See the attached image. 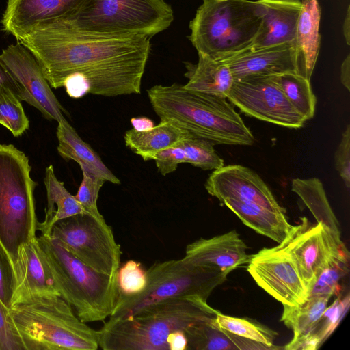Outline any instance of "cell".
Returning a JSON list of instances; mask_svg holds the SVG:
<instances>
[{"label":"cell","instance_id":"6da1fadb","mask_svg":"<svg viewBox=\"0 0 350 350\" xmlns=\"http://www.w3.org/2000/svg\"><path fill=\"white\" fill-rule=\"evenodd\" d=\"M35 57L50 86L83 96L141 93L150 38L93 33L70 20L40 25L18 40Z\"/></svg>","mask_w":350,"mask_h":350},{"label":"cell","instance_id":"7a4b0ae2","mask_svg":"<svg viewBox=\"0 0 350 350\" xmlns=\"http://www.w3.org/2000/svg\"><path fill=\"white\" fill-rule=\"evenodd\" d=\"M148 97L161 120L170 121L192 136L216 144L252 146L255 138L225 98L187 89L156 85Z\"/></svg>","mask_w":350,"mask_h":350},{"label":"cell","instance_id":"3957f363","mask_svg":"<svg viewBox=\"0 0 350 350\" xmlns=\"http://www.w3.org/2000/svg\"><path fill=\"white\" fill-rule=\"evenodd\" d=\"M219 311L198 297H176L149 306L135 316L108 320L97 330L103 350H169L176 331L216 317Z\"/></svg>","mask_w":350,"mask_h":350},{"label":"cell","instance_id":"277c9868","mask_svg":"<svg viewBox=\"0 0 350 350\" xmlns=\"http://www.w3.org/2000/svg\"><path fill=\"white\" fill-rule=\"evenodd\" d=\"M25 350H96L98 332L61 296L32 298L8 309Z\"/></svg>","mask_w":350,"mask_h":350},{"label":"cell","instance_id":"5b68a950","mask_svg":"<svg viewBox=\"0 0 350 350\" xmlns=\"http://www.w3.org/2000/svg\"><path fill=\"white\" fill-rule=\"evenodd\" d=\"M61 297L84 323L104 321L116 306L117 275L102 273L85 265L48 235L37 237Z\"/></svg>","mask_w":350,"mask_h":350},{"label":"cell","instance_id":"8992f818","mask_svg":"<svg viewBox=\"0 0 350 350\" xmlns=\"http://www.w3.org/2000/svg\"><path fill=\"white\" fill-rule=\"evenodd\" d=\"M261 24L256 0H202L188 38L198 53L222 60L249 49Z\"/></svg>","mask_w":350,"mask_h":350},{"label":"cell","instance_id":"52a82bcc","mask_svg":"<svg viewBox=\"0 0 350 350\" xmlns=\"http://www.w3.org/2000/svg\"><path fill=\"white\" fill-rule=\"evenodd\" d=\"M25 153L12 144H0V250L13 266L20 247L36 236L33 191L37 186Z\"/></svg>","mask_w":350,"mask_h":350},{"label":"cell","instance_id":"ba28073f","mask_svg":"<svg viewBox=\"0 0 350 350\" xmlns=\"http://www.w3.org/2000/svg\"><path fill=\"white\" fill-rule=\"evenodd\" d=\"M144 288L134 295L118 293L109 320L129 319L157 302L176 297H198L207 301L226 275L183 258L155 262L146 271Z\"/></svg>","mask_w":350,"mask_h":350},{"label":"cell","instance_id":"9c48e42d","mask_svg":"<svg viewBox=\"0 0 350 350\" xmlns=\"http://www.w3.org/2000/svg\"><path fill=\"white\" fill-rule=\"evenodd\" d=\"M69 20L96 34L150 39L170 26L174 12L164 0H88Z\"/></svg>","mask_w":350,"mask_h":350},{"label":"cell","instance_id":"30bf717a","mask_svg":"<svg viewBox=\"0 0 350 350\" xmlns=\"http://www.w3.org/2000/svg\"><path fill=\"white\" fill-rule=\"evenodd\" d=\"M48 236L96 271L117 275L120 245L103 216L81 213L62 219L53 225Z\"/></svg>","mask_w":350,"mask_h":350},{"label":"cell","instance_id":"8fae6325","mask_svg":"<svg viewBox=\"0 0 350 350\" xmlns=\"http://www.w3.org/2000/svg\"><path fill=\"white\" fill-rule=\"evenodd\" d=\"M227 100L247 116L284 127L299 129L306 121L287 100L275 75L234 80Z\"/></svg>","mask_w":350,"mask_h":350},{"label":"cell","instance_id":"7c38bea8","mask_svg":"<svg viewBox=\"0 0 350 350\" xmlns=\"http://www.w3.org/2000/svg\"><path fill=\"white\" fill-rule=\"evenodd\" d=\"M247 271L256 284L282 305L297 306L308 295L297 266L282 244L252 254Z\"/></svg>","mask_w":350,"mask_h":350},{"label":"cell","instance_id":"4fadbf2b","mask_svg":"<svg viewBox=\"0 0 350 350\" xmlns=\"http://www.w3.org/2000/svg\"><path fill=\"white\" fill-rule=\"evenodd\" d=\"M281 244L293 259L308 293L329 256L347 248L329 228L321 222L311 224L306 217Z\"/></svg>","mask_w":350,"mask_h":350},{"label":"cell","instance_id":"5bb4252c","mask_svg":"<svg viewBox=\"0 0 350 350\" xmlns=\"http://www.w3.org/2000/svg\"><path fill=\"white\" fill-rule=\"evenodd\" d=\"M0 57L24 92V100L36 108L42 116L57 122L68 114L51 90L42 70L33 55L21 43L10 44Z\"/></svg>","mask_w":350,"mask_h":350},{"label":"cell","instance_id":"9a60e30c","mask_svg":"<svg viewBox=\"0 0 350 350\" xmlns=\"http://www.w3.org/2000/svg\"><path fill=\"white\" fill-rule=\"evenodd\" d=\"M204 187L219 202L233 198L285 213V209L279 204L262 179L250 168L241 165H224L213 170Z\"/></svg>","mask_w":350,"mask_h":350},{"label":"cell","instance_id":"2e32d148","mask_svg":"<svg viewBox=\"0 0 350 350\" xmlns=\"http://www.w3.org/2000/svg\"><path fill=\"white\" fill-rule=\"evenodd\" d=\"M88 0H8L2 29L18 41L35 27L73 18Z\"/></svg>","mask_w":350,"mask_h":350},{"label":"cell","instance_id":"e0dca14e","mask_svg":"<svg viewBox=\"0 0 350 350\" xmlns=\"http://www.w3.org/2000/svg\"><path fill=\"white\" fill-rule=\"evenodd\" d=\"M12 269L14 293L11 306L32 298L61 296L37 237L20 247Z\"/></svg>","mask_w":350,"mask_h":350},{"label":"cell","instance_id":"ac0fdd59","mask_svg":"<svg viewBox=\"0 0 350 350\" xmlns=\"http://www.w3.org/2000/svg\"><path fill=\"white\" fill-rule=\"evenodd\" d=\"M239 233L233 230L209 239L200 238L187 245L183 260L219 271L225 275L248 263L252 258Z\"/></svg>","mask_w":350,"mask_h":350},{"label":"cell","instance_id":"d6986e66","mask_svg":"<svg viewBox=\"0 0 350 350\" xmlns=\"http://www.w3.org/2000/svg\"><path fill=\"white\" fill-rule=\"evenodd\" d=\"M221 61L228 66L234 80L251 76H271L288 72L299 74L293 44L247 49Z\"/></svg>","mask_w":350,"mask_h":350},{"label":"cell","instance_id":"ffe728a7","mask_svg":"<svg viewBox=\"0 0 350 350\" xmlns=\"http://www.w3.org/2000/svg\"><path fill=\"white\" fill-rule=\"evenodd\" d=\"M262 16L258 36L249 49L293 44L301 0H256Z\"/></svg>","mask_w":350,"mask_h":350},{"label":"cell","instance_id":"44dd1931","mask_svg":"<svg viewBox=\"0 0 350 350\" xmlns=\"http://www.w3.org/2000/svg\"><path fill=\"white\" fill-rule=\"evenodd\" d=\"M301 2L293 44L299 74L310 81L320 51L321 10L318 0H301Z\"/></svg>","mask_w":350,"mask_h":350},{"label":"cell","instance_id":"7402d4cb","mask_svg":"<svg viewBox=\"0 0 350 350\" xmlns=\"http://www.w3.org/2000/svg\"><path fill=\"white\" fill-rule=\"evenodd\" d=\"M221 204L230 209L248 227L278 244L291 235L295 226L287 220L285 213L270 211L252 202L226 198Z\"/></svg>","mask_w":350,"mask_h":350},{"label":"cell","instance_id":"603a6c76","mask_svg":"<svg viewBox=\"0 0 350 350\" xmlns=\"http://www.w3.org/2000/svg\"><path fill=\"white\" fill-rule=\"evenodd\" d=\"M56 135L57 152L64 159L76 161L81 170L85 169L105 181L118 185L120 183L99 155L79 136L66 119L58 122Z\"/></svg>","mask_w":350,"mask_h":350},{"label":"cell","instance_id":"cb8c5ba5","mask_svg":"<svg viewBox=\"0 0 350 350\" xmlns=\"http://www.w3.org/2000/svg\"><path fill=\"white\" fill-rule=\"evenodd\" d=\"M215 319L187 327L183 333L187 349L194 350H273L257 342L242 338L221 328Z\"/></svg>","mask_w":350,"mask_h":350},{"label":"cell","instance_id":"d4e9b609","mask_svg":"<svg viewBox=\"0 0 350 350\" xmlns=\"http://www.w3.org/2000/svg\"><path fill=\"white\" fill-rule=\"evenodd\" d=\"M198 54L196 64L185 62L188 81L184 87L227 99L234 81L228 66L221 60Z\"/></svg>","mask_w":350,"mask_h":350},{"label":"cell","instance_id":"484cf974","mask_svg":"<svg viewBox=\"0 0 350 350\" xmlns=\"http://www.w3.org/2000/svg\"><path fill=\"white\" fill-rule=\"evenodd\" d=\"M44 183L46 191L47 206L42 222H37L36 230L49 235L53 225L59 220L81 213H88L81 204L55 176L52 165L45 169Z\"/></svg>","mask_w":350,"mask_h":350},{"label":"cell","instance_id":"4316f807","mask_svg":"<svg viewBox=\"0 0 350 350\" xmlns=\"http://www.w3.org/2000/svg\"><path fill=\"white\" fill-rule=\"evenodd\" d=\"M189 135V133L172 122L161 120L148 131L130 129L124 137L126 146L144 161H148L157 152L176 144Z\"/></svg>","mask_w":350,"mask_h":350},{"label":"cell","instance_id":"83f0119b","mask_svg":"<svg viewBox=\"0 0 350 350\" xmlns=\"http://www.w3.org/2000/svg\"><path fill=\"white\" fill-rule=\"evenodd\" d=\"M291 190L300 198L317 222H321L333 234L340 237L338 221L319 178H295L291 182Z\"/></svg>","mask_w":350,"mask_h":350},{"label":"cell","instance_id":"f1b7e54d","mask_svg":"<svg viewBox=\"0 0 350 350\" xmlns=\"http://www.w3.org/2000/svg\"><path fill=\"white\" fill-rule=\"evenodd\" d=\"M349 294L338 296L327 306L310 333L297 340H291L284 347L286 350H315L332 334L349 307Z\"/></svg>","mask_w":350,"mask_h":350},{"label":"cell","instance_id":"f546056e","mask_svg":"<svg viewBox=\"0 0 350 350\" xmlns=\"http://www.w3.org/2000/svg\"><path fill=\"white\" fill-rule=\"evenodd\" d=\"M330 298L322 296L308 297L297 306L283 305L280 321L293 332L292 340L308 335L327 306Z\"/></svg>","mask_w":350,"mask_h":350},{"label":"cell","instance_id":"4dcf8cb0","mask_svg":"<svg viewBox=\"0 0 350 350\" xmlns=\"http://www.w3.org/2000/svg\"><path fill=\"white\" fill-rule=\"evenodd\" d=\"M275 79L294 109L306 120L312 119L315 113L317 98L310 81L295 72L275 75Z\"/></svg>","mask_w":350,"mask_h":350},{"label":"cell","instance_id":"1f68e13d","mask_svg":"<svg viewBox=\"0 0 350 350\" xmlns=\"http://www.w3.org/2000/svg\"><path fill=\"white\" fill-rule=\"evenodd\" d=\"M215 321L221 328L233 334L267 345L273 350L284 349L274 345L278 336L277 332L254 320L228 316L219 312Z\"/></svg>","mask_w":350,"mask_h":350},{"label":"cell","instance_id":"d6a6232c","mask_svg":"<svg viewBox=\"0 0 350 350\" xmlns=\"http://www.w3.org/2000/svg\"><path fill=\"white\" fill-rule=\"evenodd\" d=\"M349 271V253L347 249L332 254L318 275L308 296L331 297L340 282Z\"/></svg>","mask_w":350,"mask_h":350},{"label":"cell","instance_id":"836d02e7","mask_svg":"<svg viewBox=\"0 0 350 350\" xmlns=\"http://www.w3.org/2000/svg\"><path fill=\"white\" fill-rule=\"evenodd\" d=\"M179 143L184 150L186 163L204 170H216L224 165V159L216 153L211 142L190 135Z\"/></svg>","mask_w":350,"mask_h":350},{"label":"cell","instance_id":"e575fe53","mask_svg":"<svg viewBox=\"0 0 350 350\" xmlns=\"http://www.w3.org/2000/svg\"><path fill=\"white\" fill-rule=\"evenodd\" d=\"M21 100L11 91L0 93V124L8 129L14 137H19L29 127V121Z\"/></svg>","mask_w":350,"mask_h":350},{"label":"cell","instance_id":"d590c367","mask_svg":"<svg viewBox=\"0 0 350 350\" xmlns=\"http://www.w3.org/2000/svg\"><path fill=\"white\" fill-rule=\"evenodd\" d=\"M118 293L130 295L141 292L146 284V273L141 264L135 260L126 261L117 273Z\"/></svg>","mask_w":350,"mask_h":350},{"label":"cell","instance_id":"8d00e7d4","mask_svg":"<svg viewBox=\"0 0 350 350\" xmlns=\"http://www.w3.org/2000/svg\"><path fill=\"white\" fill-rule=\"evenodd\" d=\"M83 179L75 196L85 211L94 217L103 216L98 210L97 200L104 180L96 177L85 169H81Z\"/></svg>","mask_w":350,"mask_h":350},{"label":"cell","instance_id":"74e56055","mask_svg":"<svg viewBox=\"0 0 350 350\" xmlns=\"http://www.w3.org/2000/svg\"><path fill=\"white\" fill-rule=\"evenodd\" d=\"M179 142L153 155L152 159L161 175L174 172L179 164L186 163L185 154Z\"/></svg>","mask_w":350,"mask_h":350},{"label":"cell","instance_id":"f35d334b","mask_svg":"<svg viewBox=\"0 0 350 350\" xmlns=\"http://www.w3.org/2000/svg\"><path fill=\"white\" fill-rule=\"evenodd\" d=\"M0 350H25L14 328L8 309L0 300Z\"/></svg>","mask_w":350,"mask_h":350},{"label":"cell","instance_id":"ab89813d","mask_svg":"<svg viewBox=\"0 0 350 350\" xmlns=\"http://www.w3.org/2000/svg\"><path fill=\"white\" fill-rule=\"evenodd\" d=\"M337 172L347 189L350 187V125L347 124L334 154Z\"/></svg>","mask_w":350,"mask_h":350},{"label":"cell","instance_id":"60d3db41","mask_svg":"<svg viewBox=\"0 0 350 350\" xmlns=\"http://www.w3.org/2000/svg\"><path fill=\"white\" fill-rule=\"evenodd\" d=\"M14 293L12 265L8 257L0 250V300L9 309Z\"/></svg>","mask_w":350,"mask_h":350},{"label":"cell","instance_id":"b9f144b4","mask_svg":"<svg viewBox=\"0 0 350 350\" xmlns=\"http://www.w3.org/2000/svg\"><path fill=\"white\" fill-rule=\"evenodd\" d=\"M4 90L11 91L21 101L24 100V92L21 86L0 57V93Z\"/></svg>","mask_w":350,"mask_h":350},{"label":"cell","instance_id":"7bdbcfd3","mask_svg":"<svg viewBox=\"0 0 350 350\" xmlns=\"http://www.w3.org/2000/svg\"><path fill=\"white\" fill-rule=\"evenodd\" d=\"M169 350L187 349V339L183 331H176L168 336Z\"/></svg>","mask_w":350,"mask_h":350},{"label":"cell","instance_id":"ee69618b","mask_svg":"<svg viewBox=\"0 0 350 350\" xmlns=\"http://www.w3.org/2000/svg\"><path fill=\"white\" fill-rule=\"evenodd\" d=\"M131 123L133 129L138 131H148L155 126L154 122L147 117L132 118Z\"/></svg>","mask_w":350,"mask_h":350},{"label":"cell","instance_id":"f6af8a7d","mask_svg":"<svg viewBox=\"0 0 350 350\" xmlns=\"http://www.w3.org/2000/svg\"><path fill=\"white\" fill-rule=\"evenodd\" d=\"M340 81L342 84L350 90V55H347L340 67Z\"/></svg>","mask_w":350,"mask_h":350},{"label":"cell","instance_id":"bcb514c9","mask_svg":"<svg viewBox=\"0 0 350 350\" xmlns=\"http://www.w3.org/2000/svg\"><path fill=\"white\" fill-rule=\"evenodd\" d=\"M350 6L348 5L342 25V33L347 45L350 44Z\"/></svg>","mask_w":350,"mask_h":350}]
</instances>
